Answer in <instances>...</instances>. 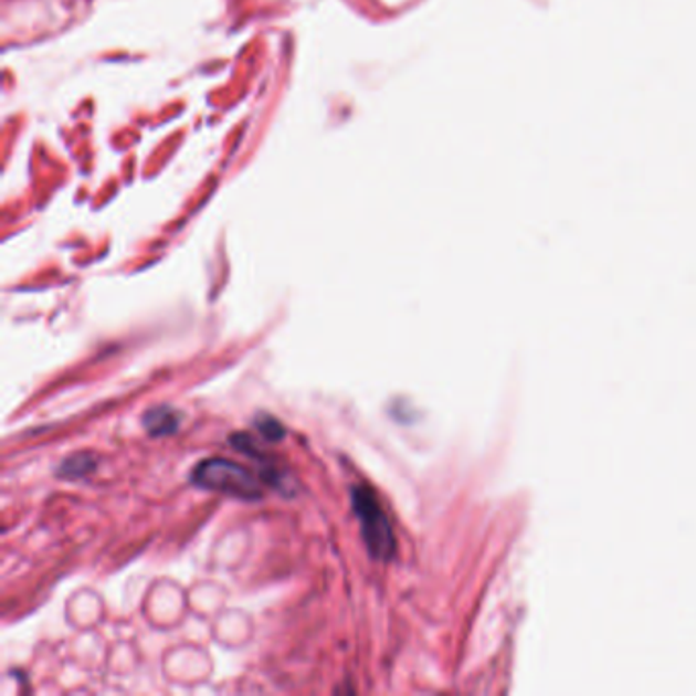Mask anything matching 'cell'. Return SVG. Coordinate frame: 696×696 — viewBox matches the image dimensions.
<instances>
[{
    "label": "cell",
    "mask_w": 696,
    "mask_h": 696,
    "mask_svg": "<svg viewBox=\"0 0 696 696\" xmlns=\"http://www.w3.org/2000/svg\"><path fill=\"white\" fill-rule=\"evenodd\" d=\"M192 483L243 500H257L264 495L262 481H257L250 470L223 457L201 462L192 472Z\"/></svg>",
    "instance_id": "obj_1"
},
{
    "label": "cell",
    "mask_w": 696,
    "mask_h": 696,
    "mask_svg": "<svg viewBox=\"0 0 696 696\" xmlns=\"http://www.w3.org/2000/svg\"><path fill=\"white\" fill-rule=\"evenodd\" d=\"M351 505L362 525V539L376 560H390L394 553V536L384 510L380 509L375 493L366 486H354Z\"/></svg>",
    "instance_id": "obj_2"
},
{
    "label": "cell",
    "mask_w": 696,
    "mask_h": 696,
    "mask_svg": "<svg viewBox=\"0 0 696 696\" xmlns=\"http://www.w3.org/2000/svg\"><path fill=\"white\" fill-rule=\"evenodd\" d=\"M178 423H180V416L170 407H154L144 415V425L154 437L175 433Z\"/></svg>",
    "instance_id": "obj_3"
},
{
    "label": "cell",
    "mask_w": 696,
    "mask_h": 696,
    "mask_svg": "<svg viewBox=\"0 0 696 696\" xmlns=\"http://www.w3.org/2000/svg\"><path fill=\"white\" fill-rule=\"evenodd\" d=\"M94 457L91 454H76L67 457L66 462L60 466V474L66 478H82L94 470Z\"/></svg>",
    "instance_id": "obj_4"
},
{
    "label": "cell",
    "mask_w": 696,
    "mask_h": 696,
    "mask_svg": "<svg viewBox=\"0 0 696 696\" xmlns=\"http://www.w3.org/2000/svg\"><path fill=\"white\" fill-rule=\"evenodd\" d=\"M257 428H260V431H262L268 440H272V442L282 440V435H284V429H282L281 423H278V421H274V419H270V416L262 419V421H257Z\"/></svg>",
    "instance_id": "obj_5"
}]
</instances>
